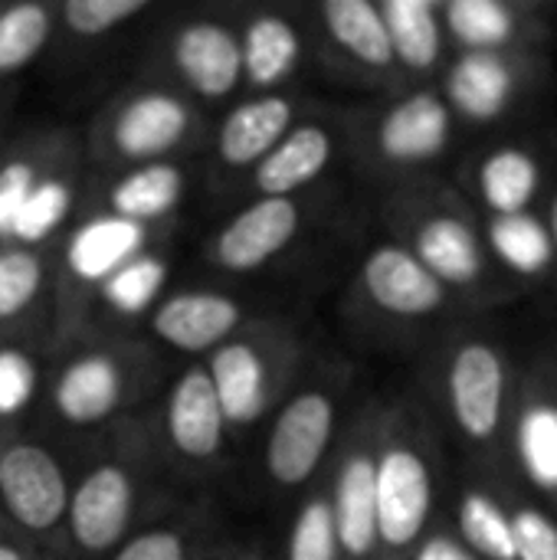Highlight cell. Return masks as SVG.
<instances>
[{
	"instance_id": "6da1fadb",
	"label": "cell",
	"mask_w": 557,
	"mask_h": 560,
	"mask_svg": "<svg viewBox=\"0 0 557 560\" xmlns=\"http://www.w3.org/2000/svg\"><path fill=\"white\" fill-rule=\"evenodd\" d=\"M519 351L522 335L499 315H469L430 345V413L466 466L506 469Z\"/></svg>"
},
{
	"instance_id": "7a4b0ae2",
	"label": "cell",
	"mask_w": 557,
	"mask_h": 560,
	"mask_svg": "<svg viewBox=\"0 0 557 560\" xmlns=\"http://www.w3.org/2000/svg\"><path fill=\"white\" fill-rule=\"evenodd\" d=\"M391 230L401 246L463 305L479 315H506L522 295L496 269L476 210L453 184H404L391 200Z\"/></svg>"
},
{
	"instance_id": "3957f363",
	"label": "cell",
	"mask_w": 557,
	"mask_h": 560,
	"mask_svg": "<svg viewBox=\"0 0 557 560\" xmlns=\"http://www.w3.org/2000/svg\"><path fill=\"white\" fill-rule=\"evenodd\" d=\"M443 430L430 407L401 400L378 410L374 495L381 560H407L410 551L443 522L446 469Z\"/></svg>"
},
{
	"instance_id": "277c9868",
	"label": "cell",
	"mask_w": 557,
	"mask_h": 560,
	"mask_svg": "<svg viewBox=\"0 0 557 560\" xmlns=\"http://www.w3.org/2000/svg\"><path fill=\"white\" fill-rule=\"evenodd\" d=\"M555 82L552 52H453L437 79L453 118L469 128L515 131Z\"/></svg>"
},
{
	"instance_id": "5b68a950",
	"label": "cell",
	"mask_w": 557,
	"mask_h": 560,
	"mask_svg": "<svg viewBox=\"0 0 557 560\" xmlns=\"http://www.w3.org/2000/svg\"><path fill=\"white\" fill-rule=\"evenodd\" d=\"M506 469L557 515V325L522 335Z\"/></svg>"
},
{
	"instance_id": "8992f818",
	"label": "cell",
	"mask_w": 557,
	"mask_h": 560,
	"mask_svg": "<svg viewBox=\"0 0 557 560\" xmlns=\"http://www.w3.org/2000/svg\"><path fill=\"white\" fill-rule=\"evenodd\" d=\"M557 167V131H499L460 161L456 194L476 217L538 213Z\"/></svg>"
},
{
	"instance_id": "52a82bcc",
	"label": "cell",
	"mask_w": 557,
	"mask_h": 560,
	"mask_svg": "<svg viewBox=\"0 0 557 560\" xmlns=\"http://www.w3.org/2000/svg\"><path fill=\"white\" fill-rule=\"evenodd\" d=\"M358 289L371 312L397 328L430 331L433 341L456 322L479 315L440 285L397 240L371 246L358 269Z\"/></svg>"
},
{
	"instance_id": "ba28073f",
	"label": "cell",
	"mask_w": 557,
	"mask_h": 560,
	"mask_svg": "<svg viewBox=\"0 0 557 560\" xmlns=\"http://www.w3.org/2000/svg\"><path fill=\"white\" fill-rule=\"evenodd\" d=\"M456 118L437 85L397 95L371 128L374 161L394 174L430 180L427 174L446 161L456 141Z\"/></svg>"
},
{
	"instance_id": "9c48e42d",
	"label": "cell",
	"mask_w": 557,
	"mask_h": 560,
	"mask_svg": "<svg viewBox=\"0 0 557 560\" xmlns=\"http://www.w3.org/2000/svg\"><path fill=\"white\" fill-rule=\"evenodd\" d=\"M443 30L453 52H552L557 3L542 0H443Z\"/></svg>"
},
{
	"instance_id": "30bf717a",
	"label": "cell",
	"mask_w": 557,
	"mask_h": 560,
	"mask_svg": "<svg viewBox=\"0 0 557 560\" xmlns=\"http://www.w3.org/2000/svg\"><path fill=\"white\" fill-rule=\"evenodd\" d=\"M374 450H378V410L368 413L348 433V443L338 456L332 489H328L341 560H381Z\"/></svg>"
},
{
	"instance_id": "8fae6325",
	"label": "cell",
	"mask_w": 557,
	"mask_h": 560,
	"mask_svg": "<svg viewBox=\"0 0 557 560\" xmlns=\"http://www.w3.org/2000/svg\"><path fill=\"white\" fill-rule=\"evenodd\" d=\"M335 427H338V400L328 390L309 387L299 397H292L272 420L266 440L269 479L282 489H295L309 482L318 472L335 440Z\"/></svg>"
},
{
	"instance_id": "7c38bea8",
	"label": "cell",
	"mask_w": 557,
	"mask_h": 560,
	"mask_svg": "<svg viewBox=\"0 0 557 560\" xmlns=\"http://www.w3.org/2000/svg\"><path fill=\"white\" fill-rule=\"evenodd\" d=\"M0 502L10 518L33 532H53L69 509L62 466L36 443H10L0 450Z\"/></svg>"
},
{
	"instance_id": "4fadbf2b",
	"label": "cell",
	"mask_w": 557,
	"mask_h": 560,
	"mask_svg": "<svg viewBox=\"0 0 557 560\" xmlns=\"http://www.w3.org/2000/svg\"><path fill=\"white\" fill-rule=\"evenodd\" d=\"M135 499H138V492H135L128 469H121L115 463L95 466L76 486V492H69L66 518H69V535L76 541V548L85 555L112 551L121 541V535L128 532Z\"/></svg>"
},
{
	"instance_id": "5bb4252c",
	"label": "cell",
	"mask_w": 557,
	"mask_h": 560,
	"mask_svg": "<svg viewBox=\"0 0 557 560\" xmlns=\"http://www.w3.org/2000/svg\"><path fill=\"white\" fill-rule=\"evenodd\" d=\"M299 220L302 213L292 197H259L217 233L210 259L227 272H253L292 243Z\"/></svg>"
},
{
	"instance_id": "9a60e30c",
	"label": "cell",
	"mask_w": 557,
	"mask_h": 560,
	"mask_svg": "<svg viewBox=\"0 0 557 560\" xmlns=\"http://www.w3.org/2000/svg\"><path fill=\"white\" fill-rule=\"evenodd\" d=\"M190 135V108L171 92H138L108 121V144L118 158L151 164Z\"/></svg>"
},
{
	"instance_id": "2e32d148",
	"label": "cell",
	"mask_w": 557,
	"mask_h": 560,
	"mask_svg": "<svg viewBox=\"0 0 557 560\" xmlns=\"http://www.w3.org/2000/svg\"><path fill=\"white\" fill-rule=\"evenodd\" d=\"M204 368L213 381L227 427H253L266 413L276 394V371L259 341H223L217 351H210V364Z\"/></svg>"
},
{
	"instance_id": "e0dca14e",
	"label": "cell",
	"mask_w": 557,
	"mask_h": 560,
	"mask_svg": "<svg viewBox=\"0 0 557 560\" xmlns=\"http://www.w3.org/2000/svg\"><path fill=\"white\" fill-rule=\"evenodd\" d=\"M479 226L496 269L515 285L519 295L557 289L555 249L538 213L479 217Z\"/></svg>"
},
{
	"instance_id": "ac0fdd59",
	"label": "cell",
	"mask_w": 557,
	"mask_h": 560,
	"mask_svg": "<svg viewBox=\"0 0 557 560\" xmlns=\"http://www.w3.org/2000/svg\"><path fill=\"white\" fill-rule=\"evenodd\" d=\"M128 394V371L108 351H85L72 358L53 384V410L72 427L102 423Z\"/></svg>"
},
{
	"instance_id": "d6986e66",
	"label": "cell",
	"mask_w": 557,
	"mask_h": 560,
	"mask_svg": "<svg viewBox=\"0 0 557 560\" xmlns=\"http://www.w3.org/2000/svg\"><path fill=\"white\" fill-rule=\"evenodd\" d=\"M243 322V305L220 292H181L151 312L154 335L177 351H217Z\"/></svg>"
},
{
	"instance_id": "ffe728a7",
	"label": "cell",
	"mask_w": 557,
	"mask_h": 560,
	"mask_svg": "<svg viewBox=\"0 0 557 560\" xmlns=\"http://www.w3.org/2000/svg\"><path fill=\"white\" fill-rule=\"evenodd\" d=\"M167 436L171 446L190 459V463H207L220 453L227 420L213 390V381L207 368H187L177 384L167 394V410H164Z\"/></svg>"
},
{
	"instance_id": "44dd1931",
	"label": "cell",
	"mask_w": 557,
	"mask_h": 560,
	"mask_svg": "<svg viewBox=\"0 0 557 560\" xmlns=\"http://www.w3.org/2000/svg\"><path fill=\"white\" fill-rule=\"evenodd\" d=\"M174 66L200 98H223L243 79L240 36L217 20H194L174 39Z\"/></svg>"
},
{
	"instance_id": "7402d4cb",
	"label": "cell",
	"mask_w": 557,
	"mask_h": 560,
	"mask_svg": "<svg viewBox=\"0 0 557 560\" xmlns=\"http://www.w3.org/2000/svg\"><path fill=\"white\" fill-rule=\"evenodd\" d=\"M378 7L394 49L397 72L417 79L440 75L450 62L443 0H384Z\"/></svg>"
},
{
	"instance_id": "603a6c76",
	"label": "cell",
	"mask_w": 557,
	"mask_h": 560,
	"mask_svg": "<svg viewBox=\"0 0 557 560\" xmlns=\"http://www.w3.org/2000/svg\"><path fill=\"white\" fill-rule=\"evenodd\" d=\"M335 158V141L322 125H299L253 167L256 190L263 197H292L309 187Z\"/></svg>"
},
{
	"instance_id": "cb8c5ba5",
	"label": "cell",
	"mask_w": 557,
	"mask_h": 560,
	"mask_svg": "<svg viewBox=\"0 0 557 560\" xmlns=\"http://www.w3.org/2000/svg\"><path fill=\"white\" fill-rule=\"evenodd\" d=\"M292 102L282 95H259L236 105L217 135V154L230 167H256L289 131Z\"/></svg>"
},
{
	"instance_id": "d4e9b609",
	"label": "cell",
	"mask_w": 557,
	"mask_h": 560,
	"mask_svg": "<svg viewBox=\"0 0 557 560\" xmlns=\"http://www.w3.org/2000/svg\"><path fill=\"white\" fill-rule=\"evenodd\" d=\"M148 230L121 217H92L66 243V266L79 282H105L144 249Z\"/></svg>"
},
{
	"instance_id": "484cf974",
	"label": "cell",
	"mask_w": 557,
	"mask_h": 560,
	"mask_svg": "<svg viewBox=\"0 0 557 560\" xmlns=\"http://www.w3.org/2000/svg\"><path fill=\"white\" fill-rule=\"evenodd\" d=\"M322 23L332 43L361 69L374 75H394V49L381 20V7L374 0H325Z\"/></svg>"
},
{
	"instance_id": "4316f807",
	"label": "cell",
	"mask_w": 557,
	"mask_h": 560,
	"mask_svg": "<svg viewBox=\"0 0 557 560\" xmlns=\"http://www.w3.org/2000/svg\"><path fill=\"white\" fill-rule=\"evenodd\" d=\"M240 52H243V75L256 89H272L295 72L302 56V39L286 16L259 13L246 23L240 36Z\"/></svg>"
},
{
	"instance_id": "83f0119b",
	"label": "cell",
	"mask_w": 557,
	"mask_h": 560,
	"mask_svg": "<svg viewBox=\"0 0 557 560\" xmlns=\"http://www.w3.org/2000/svg\"><path fill=\"white\" fill-rule=\"evenodd\" d=\"M184 187H187V180L177 164H167V161L138 164L112 187L108 207H112V217L144 226L148 220L167 217L181 203Z\"/></svg>"
},
{
	"instance_id": "f1b7e54d",
	"label": "cell",
	"mask_w": 557,
	"mask_h": 560,
	"mask_svg": "<svg viewBox=\"0 0 557 560\" xmlns=\"http://www.w3.org/2000/svg\"><path fill=\"white\" fill-rule=\"evenodd\" d=\"M164 282H167V262L154 253H138L102 282V302L115 315L135 318L158 302Z\"/></svg>"
},
{
	"instance_id": "f546056e",
	"label": "cell",
	"mask_w": 557,
	"mask_h": 560,
	"mask_svg": "<svg viewBox=\"0 0 557 560\" xmlns=\"http://www.w3.org/2000/svg\"><path fill=\"white\" fill-rule=\"evenodd\" d=\"M53 13L43 3H13L0 10V75L23 69L46 46Z\"/></svg>"
},
{
	"instance_id": "4dcf8cb0",
	"label": "cell",
	"mask_w": 557,
	"mask_h": 560,
	"mask_svg": "<svg viewBox=\"0 0 557 560\" xmlns=\"http://www.w3.org/2000/svg\"><path fill=\"white\" fill-rule=\"evenodd\" d=\"M69 210H72V184L66 177H39L10 230V240L23 246L43 243L66 220Z\"/></svg>"
},
{
	"instance_id": "1f68e13d",
	"label": "cell",
	"mask_w": 557,
	"mask_h": 560,
	"mask_svg": "<svg viewBox=\"0 0 557 560\" xmlns=\"http://www.w3.org/2000/svg\"><path fill=\"white\" fill-rule=\"evenodd\" d=\"M286 560H341L328 492L312 495L299 509L289 541H286Z\"/></svg>"
},
{
	"instance_id": "d6a6232c",
	"label": "cell",
	"mask_w": 557,
	"mask_h": 560,
	"mask_svg": "<svg viewBox=\"0 0 557 560\" xmlns=\"http://www.w3.org/2000/svg\"><path fill=\"white\" fill-rule=\"evenodd\" d=\"M43 285V262L33 249L13 246L0 253V322L30 308Z\"/></svg>"
},
{
	"instance_id": "836d02e7",
	"label": "cell",
	"mask_w": 557,
	"mask_h": 560,
	"mask_svg": "<svg viewBox=\"0 0 557 560\" xmlns=\"http://www.w3.org/2000/svg\"><path fill=\"white\" fill-rule=\"evenodd\" d=\"M144 10L148 0H69L62 3V23L76 36H102Z\"/></svg>"
},
{
	"instance_id": "e575fe53",
	"label": "cell",
	"mask_w": 557,
	"mask_h": 560,
	"mask_svg": "<svg viewBox=\"0 0 557 560\" xmlns=\"http://www.w3.org/2000/svg\"><path fill=\"white\" fill-rule=\"evenodd\" d=\"M36 394V364L20 348H0V420L20 417Z\"/></svg>"
},
{
	"instance_id": "d590c367",
	"label": "cell",
	"mask_w": 557,
	"mask_h": 560,
	"mask_svg": "<svg viewBox=\"0 0 557 560\" xmlns=\"http://www.w3.org/2000/svg\"><path fill=\"white\" fill-rule=\"evenodd\" d=\"M39 171L33 161H7L0 167V240H10V230L30 197V190L36 187Z\"/></svg>"
},
{
	"instance_id": "8d00e7d4",
	"label": "cell",
	"mask_w": 557,
	"mask_h": 560,
	"mask_svg": "<svg viewBox=\"0 0 557 560\" xmlns=\"http://www.w3.org/2000/svg\"><path fill=\"white\" fill-rule=\"evenodd\" d=\"M112 560H187V545L177 532L154 528L125 541Z\"/></svg>"
},
{
	"instance_id": "74e56055",
	"label": "cell",
	"mask_w": 557,
	"mask_h": 560,
	"mask_svg": "<svg viewBox=\"0 0 557 560\" xmlns=\"http://www.w3.org/2000/svg\"><path fill=\"white\" fill-rule=\"evenodd\" d=\"M407 560H479L453 532L446 522H440L414 551Z\"/></svg>"
},
{
	"instance_id": "f35d334b",
	"label": "cell",
	"mask_w": 557,
	"mask_h": 560,
	"mask_svg": "<svg viewBox=\"0 0 557 560\" xmlns=\"http://www.w3.org/2000/svg\"><path fill=\"white\" fill-rule=\"evenodd\" d=\"M538 217H542V223H545V230H548V240H552V249H555L557 259V167L552 184H548V194H545V200H542V207H538Z\"/></svg>"
},
{
	"instance_id": "ab89813d",
	"label": "cell",
	"mask_w": 557,
	"mask_h": 560,
	"mask_svg": "<svg viewBox=\"0 0 557 560\" xmlns=\"http://www.w3.org/2000/svg\"><path fill=\"white\" fill-rule=\"evenodd\" d=\"M0 560H26V558H23L13 545H3V541H0Z\"/></svg>"
},
{
	"instance_id": "60d3db41",
	"label": "cell",
	"mask_w": 557,
	"mask_h": 560,
	"mask_svg": "<svg viewBox=\"0 0 557 560\" xmlns=\"http://www.w3.org/2000/svg\"><path fill=\"white\" fill-rule=\"evenodd\" d=\"M0 10H3V7H0Z\"/></svg>"
}]
</instances>
